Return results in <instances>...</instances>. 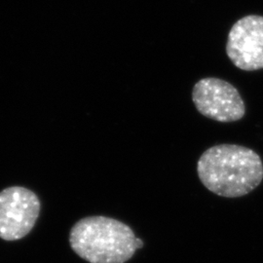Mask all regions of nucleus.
Instances as JSON below:
<instances>
[{
    "label": "nucleus",
    "mask_w": 263,
    "mask_h": 263,
    "mask_svg": "<svg viewBox=\"0 0 263 263\" xmlns=\"http://www.w3.org/2000/svg\"><path fill=\"white\" fill-rule=\"evenodd\" d=\"M197 173L203 185L217 196L243 197L261 183L262 160L249 147L217 144L201 155Z\"/></svg>",
    "instance_id": "nucleus-1"
},
{
    "label": "nucleus",
    "mask_w": 263,
    "mask_h": 263,
    "mask_svg": "<svg viewBox=\"0 0 263 263\" xmlns=\"http://www.w3.org/2000/svg\"><path fill=\"white\" fill-rule=\"evenodd\" d=\"M72 251L89 263H125L143 246L133 229L115 218L87 216L72 226Z\"/></svg>",
    "instance_id": "nucleus-2"
},
{
    "label": "nucleus",
    "mask_w": 263,
    "mask_h": 263,
    "mask_svg": "<svg viewBox=\"0 0 263 263\" xmlns=\"http://www.w3.org/2000/svg\"><path fill=\"white\" fill-rule=\"evenodd\" d=\"M192 101L203 116L217 122H235L246 114L244 100L239 91L216 77L199 80L192 90Z\"/></svg>",
    "instance_id": "nucleus-3"
},
{
    "label": "nucleus",
    "mask_w": 263,
    "mask_h": 263,
    "mask_svg": "<svg viewBox=\"0 0 263 263\" xmlns=\"http://www.w3.org/2000/svg\"><path fill=\"white\" fill-rule=\"evenodd\" d=\"M40 213V201L31 190L20 186L0 192V238L15 241L31 231Z\"/></svg>",
    "instance_id": "nucleus-4"
},
{
    "label": "nucleus",
    "mask_w": 263,
    "mask_h": 263,
    "mask_svg": "<svg viewBox=\"0 0 263 263\" xmlns=\"http://www.w3.org/2000/svg\"><path fill=\"white\" fill-rule=\"evenodd\" d=\"M226 54L239 69H262V16L249 15L236 22L228 33Z\"/></svg>",
    "instance_id": "nucleus-5"
}]
</instances>
